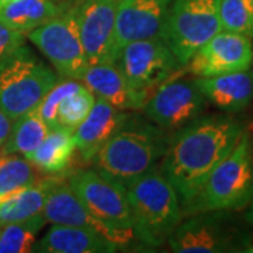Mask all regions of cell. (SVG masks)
I'll return each instance as SVG.
<instances>
[{"label": "cell", "instance_id": "6da1fadb", "mask_svg": "<svg viewBox=\"0 0 253 253\" xmlns=\"http://www.w3.org/2000/svg\"><path fill=\"white\" fill-rule=\"evenodd\" d=\"M242 134L244 124L231 114L200 116L170 134L158 168L176 190L181 214Z\"/></svg>", "mask_w": 253, "mask_h": 253}, {"label": "cell", "instance_id": "7a4b0ae2", "mask_svg": "<svg viewBox=\"0 0 253 253\" xmlns=\"http://www.w3.org/2000/svg\"><path fill=\"white\" fill-rule=\"evenodd\" d=\"M170 132L149 120L132 116L93 159L96 170L126 186L162 161Z\"/></svg>", "mask_w": 253, "mask_h": 253}, {"label": "cell", "instance_id": "3957f363", "mask_svg": "<svg viewBox=\"0 0 253 253\" xmlns=\"http://www.w3.org/2000/svg\"><path fill=\"white\" fill-rule=\"evenodd\" d=\"M134 221V234L146 248H161L181 222L179 196L159 168L126 184Z\"/></svg>", "mask_w": 253, "mask_h": 253}, {"label": "cell", "instance_id": "277c9868", "mask_svg": "<svg viewBox=\"0 0 253 253\" xmlns=\"http://www.w3.org/2000/svg\"><path fill=\"white\" fill-rule=\"evenodd\" d=\"M253 194L251 139L242 134L234 149L208 174L199 194L183 217L204 211H239L249 206Z\"/></svg>", "mask_w": 253, "mask_h": 253}, {"label": "cell", "instance_id": "5b68a950", "mask_svg": "<svg viewBox=\"0 0 253 253\" xmlns=\"http://www.w3.org/2000/svg\"><path fill=\"white\" fill-rule=\"evenodd\" d=\"M69 184L91 217L106 226L110 241L118 249H126L136 241L124 184L96 169H83L69 176Z\"/></svg>", "mask_w": 253, "mask_h": 253}, {"label": "cell", "instance_id": "8992f818", "mask_svg": "<svg viewBox=\"0 0 253 253\" xmlns=\"http://www.w3.org/2000/svg\"><path fill=\"white\" fill-rule=\"evenodd\" d=\"M59 81L27 46H18L0 61V109L11 120L36 110L41 100Z\"/></svg>", "mask_w": 253, "mask_h": 253}, {"label": "cell", "instance_id": "52a82bcc", "mask_svg": "<svg viewBox=\"0 0 253 253\" xmlns=\"http://www.w3.org/2000/svg\"><path fill=\"white\" fill-rule=\"evenodd\" d=\"M252 238L231 211H204L187 215L166 244L177 253H245Z\"/></svg>", "mask_w": 253, "mask_h": 253}, {"label": "cell", "instance_id": "ba28073f", "mask_svg": "<svg viewBox=\"0 0 253 253\" xmlns=\"http://www.w3.org/2000/svg\"><path fill=\"white\" fill-rule=\"evenodd\" d=\"M219 3L221 0H172L161 37L181 68L221 31Z\"/></svg>", "mask_w": 253, "mask_h": 253}, {"label": "cell", "instance_id": "9c48e42d", "mask_svg": "<svg viewBox=\"0 0 253 253\" xmlns=\"http://www.w3.org/2000/svg\"><path fill=\"white\" fill-rule=\"evenodd\" d=\"M27 38L45 55L61 79L81 81L89 63L82 45L75 6L28 33Z\"/></svg>", "mask_w": 253, "mask_h": 253}, {"label": "cell", "instance_id": "30bf717a", "mask_svg": "<svg viewBox=\"0 0 253 253\" xmlns=\"http://www.w3.org/2000/svg\"><path fill=\"white\" fill-rule=\"evenodd\" d=\"M117 65L129 86L149 97L181 68L161 36L124 46L118 55Z\"/></svg>", "mask_w": 253, "mask_h": 253}, {"label": "cell", "instance_id": "8fae6325", "mask_svg": "<svg viewBox=\"0 0 253 253\" xmlns=\"http://www.w3.org/2000/svg\"><path fill=\"white\" fill-rule=\"evenodd\" d=\"M207 109V99L196 79L170 78L151 94L144 111L146 118L168 132L180 129Z\"/></svg>", "mask_w": 253, "mask_h": 253}, {"label": "cell", "instance_id": "7c38bea8", "mask_svg": "<svg viewBox=\"0 0 253 253\" xmlns=\"http://www.w3.org/2000/svg\"><path fill=\"white\" fill-rule=\"evenodd\" d=\"M76 7L82 45L89 65L117 63V0H81Z\"/></svg>", "mask_w": 253, "mask_h": 253}, {"label": "cell", "instance_id": "4fadbf2b", "mask_svg": "<svg viewBox=\"0 0 253 253\" xmlns=\"http://www.w3.org/2000/svg\"><path fill=\"white\" fill-rule=\"evenodd\" d=\"M252 59V38L221 30L200 46L184 68L196 78H211L246 71Z\"/></svg>", "mask_w": 253, "mask_h": 253}, {"label": "cell", "instance_id": "5bb4252c", "mask_svg": "<svg viewBox=\"0 0 253 253\" xmlns=\"http://www.w3.org/2000/svg\"><path fill=\"white\" fill-rule=\"evenodd\" d=\"M172 0H117L116 46L162 36Z\"/></svg>", "mask_w": 253, "mask_h": 253}, {"label": "cell", "instance_id": "9a60e30c", "mask_svg": "<svg viewBox=\"0 0 253 253\" xmlns=\"http://www.w3.org/2000/svg\"><path fill=\"white\" fill-rule=\"evenodd\" d=\"M81 82L99 99L106 100L113 107L124 111L144 109L148 94L129 86L117 63L89 65Z\"/></svg>", "mask_w": 253, "mask_h": 253}, {"label": "cell", "instance_id": "2e32d148", "mask_svg": "<svg viewBox=\"0 0 253 253\" xmlns=\"http://www.w3.org/2000/svg\"><path fill=\"white\" fill-rule=\"evenodd\" d=\"M131 117L124 110L113 107L106 100L96 97L94 106L81 126L73 134L76 141V151L84 162H93L99 151L109 142L111 136Z\"/></svg>", "mask_w": 253, "mask_h": 253}, {"label": "cell", "instance_id": "e0dca14e", "mask_svg": "<svg viewBox=\"0 0 253 253\" xmlns=\"http://www.w3.org/2000/svg\"><path fill=\"white\" fill-rule=\"evenodd\" d=\"M117 251V245L99 231L55 224L34 246V252L44 253H113Z\"/></svg>", "mask_w": 253, "mask_h": 253}, {"label": "cell", "instance_id": "ac0fdd59", "mask_svg": "<svg viewBox=\"0 0 253 253\" xmlns=\"http://www.w3.org/2000/svg\"><path fill=\"white\" fill-rule=\"evenodd\" d=\"M207 101L224 113H239L253 99V73L246 71L196 79Z\"/></svg>", "mask_w": 253, "mask_h": 253}, {"label": "cell", "instance_id": "d6986e66", "mask_svg": "<svg viewBox=\"0 0 253 253\" xmlns=\"http://www.w3.org/2000/svg\"><path fill=\"white\" fill-rule=\"evenodd\" d=\"M42 215L46 222L55 225L82 226L99 231L100 234L110 239L109 231L106 226L101 225L97 219L91 217L86 207L82 204L75 190L69 184V180L65 177H58L51 191L48 193L45 206L42 210Z\"/></svg>", "mask_w": 253, "mask_h": 253}, {"label": "cell", "instance_id": "ffe728a7", "mask_svg": "<svg viewBox=\"0 0 253 253\" xmlns=\"http://www.w3.org/2000/svg\"><path fill=\"white\" fill-rule=\"evenodd\" d=\"M75 152L76 141L72 129L56 126L49 129L44 141L27 159L34 165L37 172L48 176H58L69 169Z\"/></svg>", "mask_w": 253, "mask_h": 253}, {"label": "cell", "instance_id": "44dd1931", "mask_svg": "<svg viewBox=\"0 0 253 253\" xmlns=\"http://www.w3.org/2000/svg\"><path fill=\"white\" fill-rule=\"evenodd\" d=\"M56 180V176H51L0 197V225L26 221L42 214L48 193Z\"/></svg>", "mask_w": 253, "mask_h": 253}, {"label": "cell", "instance_id": "7402d4cb", "mask_svg": "<svg viewBox=\"0 0 253 253\" xmlns=\"http://www.w3.org/2000/svg\"><path fill=\"white\" fill-rule=\"evenodd\" d=\"M68 7L62 0H13L0 10V21L27 37Z\"/></svg>", "mask_w": 253, "mask_h": 253}, {"label": "cell", "instance_id": "603a6c76", "mask_svg": "<svg viewBox=\"0 0 253 253\" xmlns=\"http://www.w3.org/2000/svg\"><path fill=\"white\" fill-rule=\"evenodd\" d=\"M49 129L51 128L46 126L37 109L33 110L14 120L9 139L0 149V152L17 154L28 158L36 151L37 146L44 141Z\"/></svg>", "mask_w": 253, "mask_h": 253}, {"label": "cell", "instance_id": "cb8c5ba5", "mask_svg": "<svg viewBox=\"0 0 253 253\" xmlns=\"http://www.w3.org/2000/svg\"><path fill=\"white\" fill-rule=\"evenodd\" d=\"M42 214L36 217L10 222L1 225L0 229V253H28L34 252L37 235L45 225Z\"/></svg>", "mask_w": 253, "mask_h": 253}, {"label": "cell", "instance_id": "d4e9b609", "mask_svg": "<svg viewBox=\"0 0 253 253\" xmlns=\"http://www.w3.org/2000/svg\"><path fill=\"white\" fill-rule=\"evenodd\" d=\"M37 169L27 158L0 152V197L36 183Z\"/></svg>", "mask_w": 253, "mask_h": 253}, {"label": "cell", "instance_id": "484cf974", "mask_svg": "<svg viewBox=\"0 0 253 253\" xmlns=\"http://www.w3.org/2000/svg\"><path fill=\"white\" fill-rule=\"evenodd\" d=\"M96 96L83 83L63 96L56 109V124L75 131L81 126L94 106Z\"/></svg>", "mask_w": 253, "mask_h": 253}, {"label": "cell", "instance_id": "4316f807", "mask_svg": "<svg viewBox=\"0 0 253 253\" xmlns=\"http://www.w3.org/2000/svg\"><path fill=\"white\" fill-rule=\"evenodd\" d=\"M221 30L253 38V0H221Z\"/></svg>", "mask_w": 253, "mask_h": 253}, {"label": "cell", "instance_id": "83f0119b", "mask_svg": "<svg viewBox=\"0 0 253 253\" xmlns=\"http://www.w3.org/2000/svg\"><path fill=\"white\" fill-rule=\"evenodd\" d=\"M24 38L26 36L0 21V61L14 52L18 46L24 45Z\"/></svg>", "mask_w": 253, "mask_h": 253}, {"label": "cell", "instance_id": "f1b7e54d", "mask_svg": "<svg viewBox=\"0 0 253 253\" xmlns=\"http://www.w3.org/2000/svg\"><path fill=\"white\" fill-rule=\"evenodd\" d=\"M13 123H14V120H11L3 110L0 109V149L4 146V144L9 139Z\"/></svg>", "mask_w": 253, "mask_h": 253}, {"label": "cell", "instance_id": "f546056e", "mask_svg": "<svg viewBox=\"0 0 253 253\" xmlns=\"http://www.w3.org/2000/svg\"><path fill=\"white\" fill-rule=\"evenodd\" d=\"M246 222L249 224V225H253V194H252V200H251V203H249V210H248V212H246Z\"/></svg>", "mask_w": 253, "mask_h": 253}, {"label": "cell", "instance_id": "4dcf8cb0", "mask_svg": "<svg viewBox=\"0 0 253 253\" xmlns=\"http://www.w3.org/2000/svg\"><path fill=\"white\" fill-rule=\"evenodd\" d=\"M245 253H253V238L251 239V242L248 245V248L245 249Z\"/></svg>", "mask_w": 253, "mask_h": 253}, {"label": "cell", "instance_id": "1f68e13d", "mask_svg": "<svg viewBox=\"0 0 253 253\" xmlns=\"http://www.w3.org/2000/svg\"><path fill=\"white\" fill-rule=\"evenodd\" d=\"M13 0H0V10L3 9L4 6H7L9 3H11Z\"/></svg>", "mask_w": 253, "mask_h": 253}, {"label": "cell", "instance_id": "d6a6232c", "mask_svg": "<svg viewBox=\"0 0 253 253\" xmlns=\"http://www.w3.org/2000/svg\"><path fill=\"white\" fill-rule=\"evenodd\" d=\"M0 229H1V225H0Z\"/></svg>", "mask_w": 253, "mask_h": 253}, {"label": "cell", "instance_id": "836d02e7", "mask_svg": "<svg viewBox=\"0 0 253 253\" xmlns=\"http://www.w3.org/2000/svg\"><path fill=\"white\" fill-rule=\"evenodd\" d=\"M62 1H66V0H62Z\"/></svg>", "mask_w": 253, "mask_h": 253}]
</instances>
